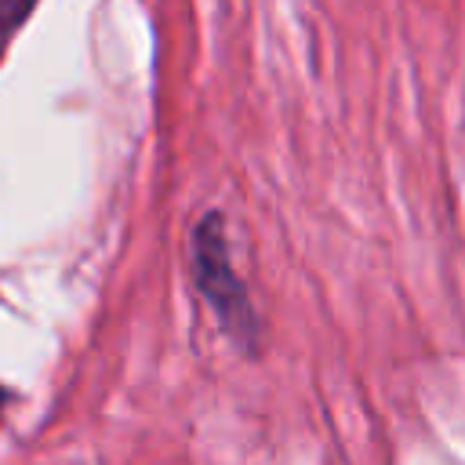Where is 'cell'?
Returning <instances> with one entry per match:
<instances>
[{"mask_svg":"<svg viewBox=\"0 0 465 465\" xmlns=\"http://www.w3.org/2000/svg\"><path fill=\"white\" fill-rule=\"evenodd\" d=\"M189 269H193V283H196L200 298L211 305L222 331L243 352H251L258 345V316H254V305H251L236 269H232L225 218L218 211H211L196 222L193 236H189Z\"/></svg>","mask_w":465,"mask_h":465,"instance_id":"1","label":"cell"},{"mask_svg":"<svg viewBox=\"0 0 465 465\" xmlns=\"http://www.w3.org/2000/svg\"><path fill=\"white\" fill-rule=\"evenodd\" d=\"M36 11V0H0V62L15 40V33L29 22V15Z\"/></svg>","mask_w":465,"mask_h":465,"instance_id":"2","label":"cell"},{"mask_svg":"<svg viewBox=\"0 0 465 465\" xmlns=\"http://www.w3.org/2000/svg\"><path fill=\"white\" fill-rule=\"evenodd\" d=\"M7 396H11V392H7V389H4V385H0V407H4V403H7Z\"/></svg>","mask_w":465,"mask_h":465,"instance_id":"3","label":"cell"}]
</instances>
